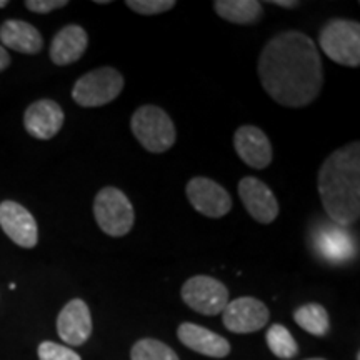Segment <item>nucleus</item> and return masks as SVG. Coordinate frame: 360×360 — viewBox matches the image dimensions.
Wrapping results in <instances>:
<instances>
[{
	"instance_id": "16",
	"label": "nucleus",
	"mask_w": 360,
	"mask_h": 360,
	"mask_svg": "<svg viewBox=\"0 0 360 360\" xmlns=\"http://www.w3.org/2000/svg\"><path fill=\"white\" fill-rule=\"evenodd\" d=\"M89 47V35L84 27L69 24L52 39L51 60L56 65H70L84 56Z\"/></svg>"
},
{
	"instance_id": "10",
	"label": "nucleus",
	"mask_w": 360,
	"mask_h": 360,
	"mask_svg": "<svg viewBox=\"0 0 360 360\" xmlns=\"http://www.w3.org/2000/svg\"><path fill=\"white\" fill-rule=\"evenodd\" d=\"M0 227L13 244L24 249H34L39 242V229L34 215L24 205L13 200L0 204Z\"/></svg>"
},
{
	"instance_id": "12",
	"label": "nucleus",
	"mask_w": 360,
	"mask_h": 360,
	"mask_svg": "<svg viewBox=\"0 0 360 360\" xmlns=\"http://www.w3.org/2000/svg\"><path fill=\"white\" fill-rule=\"evenodd\" d=\"M233 147L244 164L252 169H267L274 159L272 143L264 130L255 125H242L233 134Z\"/></svg>"
},
{
	"instance_id": "21",
	"label": "nucleus",
	"mask_w": 360,
	"mask_h": 360,
	"mask_svg": "<svg viewBox=\"0 0 360 360\" xmlns=\"http://www.w3.org/2000/svg\"><path fill=\"white\" fill-rule=\"evenodd\" d=\"M267 345L276 357L282 359V360H290L294 359L297 354H299V345L287 327L281 326V323H274L272 327L267 330Z\"/></svg>"
},
{
	"instance_id": "15",
	"label": "nucleus",
	"mask_w": 360,
	"mask_h": 360,
	"mask_svg": "<svg viewBox=\"0 0 360 360\" xmlns=\"http://www.w3.org/2000/svg\"><path fill=\"white\" fill-rule=\"evenodd\" d=\"M177 337L186 347L197 354L207 355V357L224 359L231 354V344H229L227 339L209 330V328L195 326V323H180L177 328Z\"/></svg>"
},
{
	"instance_id": "1",
	"label": "nucleus",
	"mask_w": 360,
	"mask_h": 360,
	"mask_svg": "<svg viewBox=\"0 0 360 360\" xmlns=\"http://www.w3.org/2000/svg\"><path fill=\"white\" fill-rule=\"evenodd\" d=\"M260 84L278 105L300 109L319 97L323 67L314 40L299 30L277 34L259 56Z\"/></svg>"
},
{
	"instance_id": "24",
	"label": "nucleus",
	"mask_w": 360,
	"mask_h": 360,
	"mask_svg": "<svg viewBox=\"0 0 360 360\" xmlns=\"http://www.w3.org/2000/svg\"><path fill=\"white\" fill-rule=\"evenodd\" d=\"M39 360H82L79 354L65 347V345L56 344V342L45 340L39 345Z\"/></svg>"
},
{
	"instance_id": "7",
	"label": "nucleus",
	"mask_w": 360,
	"mask_h": 360,
	"mask_svg": "<svg viewBox=\"0 0 360 360\" xmlns=\"http://www.w3.org/2000/svg\"><path fill=\"white\" fill-rule=\"evenodd\" d=\"M180 294L188 307L209 317L222 314L227 304L231 302L227 287L210 276L191 277L184 283Z\"/></svg>"
},
{
	"instance_id": "5",
	"label": "nucleus",
	"mask_w": 360,
	"mask_h": 360,
	"mask_svg": "<svg viewBox=\"0 0 360 360\" xmlns=\"http://www.w3.org/2000/svg\"><path fill=\"white\" fill-rule=\"evenodd\" d=\"M94 215L103 233L124 237L132 231L135 212L129 197L117 187H103L94 200Z\"/></svg>"
},
{
	"instance_id": "23",
	"label": "nucleus",
	"mask_w": 360,
	"mask_h": 360,
	"mask_svg": "<svg viewBox=\"0 0 360 360\" xmlns=\"http://www.w3.org/2000/svg\"><path fill=\"white\" fill-rule=\"evenodd\" d=\"M125 6L141 15H159L174 8L177 2L175 0H127Z\"/></svg>"
},
{
	"instance_id": "28",
	"label": "nucleus",
	"mask_w": 360,
	"mask_h": 360,
	"mask_svg": "<svg viewBox=\"0 0 360 360\" xmlns=\"http://www.w3.org/2000/svg\"><path fill=\"white\" fill-rule=\"evenodd\" d=\"M7 6H8L7 0H0V8H4V7H7Z\"/></svg>"
},
{
	"instance_id": "19",
	"label": "nucleus",
	"mask_w": 360,
	"mask_h": 360,
	"mask_svg": "<svg viewBox=\"0 0 360 360\" xmlns=\"http://www.w3.org/2000/svg\"><path fill=\"white\" fill-rule=\"evenodd\" d=\"M214 8L224 20L250 25L262 19L264 7L257 0H215Z\"/></svg>"
},
{
	"instance_id": "8",
	"label": "nucleus",
	"mask_w": 360,
	"mask_h": 360,
	"mask_svg": "<svg viewBox=\"0 0 360 360\" xmlns=\"http://www.w3.org/2000/svg\"><path fill=\"white\" fill-rule=\"evenodd\" d=\"M187 199L197 212L210 219H220L232 209V197L220 184L207 177H193L188 180Z\"/></svg>"
},
{
	"instance_id": "17",
	"label": "nucleus",
	"mask_w": 360,
	"mask_h": 360,
	"mask_svg": "<svg viewBox=\"0 0 360 360\" xmlns=\"http://www.w3.org/2000/svg\"><path fill=\"white\" fill-rule=\"evenodd\" d=\"M0 42L4 49H12L27 56H35L44 47V39L39 30L29 22L17 19L6 20L0 25Z\"/></svg>"
},
{
	"instance_id": "22",
	"label": "nucleus",
	"mask_w": 360,
	"mask_h": 360,
	"mask_svg": "<svg viewBox=\"0 0 360 360\" xmlns=\"http://www.w3.org/2000/svg\"><path fill=\"white\" fill-rule=\"evenodd\" d=\"M130 360H180L174 349L155 339H141L130 350Z\"/></svg>"
},
{
	"instance_id": "27",
	"label": "nucleus",
	"mask_w": 360,
	"mask_h": 360,
	"mask_svg": "<svg viewBox=\"0 0 360 360\" xmlns=\"http://www.w3.org/2000/svg\"><path fill=\"white\" fill-rule=\"evenodd\" d=\"M270 4H274V6H278V7H283V8H295L299 6V2L297 0H272Z\"/></svg>"
},
{
	"instance_id": "3",
	"label": "nucleus",
	"mask_w": 360,
	"mask_h": 360,
	"mask_svg": "<svg viewBox=\"0 0 360 360\" xmlns=\"http://www.w3.org/2000/svg\"><path fill=\"white\" fill-rule=\"evenodd\" d=\"M130 129L139 143L152 154H164L177 141V130L170 115L150 103L139 107L134 112Z\"/></svg>"
},
{
	"instance_id": "29",
	"label": "nucleus",
	"mask_w": 360,
	"mask_h": 360,
	"mask_svg": "<svg viewBox=\"0 0 360 360\" xmlns=\"http://www.w3.org/2000/svg\"><path fill=\"white\" fill-rule=\"evenodd\" d=\"M96 4H110L109 0H96Z\"/></svg>"
},
{
	"instance_id": "2",
	"label": "nucleus",
	"mask_w": 360,
	"mask_h": 360,
	"mask_svg": "<svg viewBox=\"0 0 360 360\" xmlns=\"http://www.w3.org/2000/svg\"><path fill=\"white\" fill-rule=\"evenodd\" d=\"M317 188L326 214L340 227L355 224L360 215V143L350 142L323 160Z\"/></svg>"
},
{
	"instance_id": "11",
	"label": "nucleus",
	"mask_w": 360,
	"mask_h": 360,
	"mask_svg": "<svg viewBox=\"0 0 360 360\" xmlns=\"http://www.w3.org/2000/svg\"><path fill=\"white\" fill-rule=\"evenodd\" d=\"M238 197L245 210L259 224H272L278 215V202L267 184L257 177H244L238 182Z\"/></svg>"
},
{
	"instance_id": "4",
	"label": "nucleus",
	"mask_w": 360,
	"mask_h": 360,
	"mask_svg": "<svg viewBox=\"0 0 360 360\" xmlns=\"http://www.w3.org/2000/svg\"><path fill=\"white\" fill-rule=\"evenodd\" d=\"M319 44L323 53L335 64L360 65V24L355 20L332 19L322 27Z\"/></svg>"
},
{
	"instance_id": "25",
	"label": "nucleus",
	"mask_w": 360,
	"mask_h": 360,
	"mask_svg": "<svg viewBox=\"0 0 360 360\" xmlns=\"http://www.w3.org/2000/svg\"><path fill=\"white\" fill-rule=\"evenodd\" d=\"M65 6H69L67 0H27L25 2V7L35 13H49Z\"/></svg>"
},
{
	"instance_id": "20",
	"label": "nucleus",
	"mask_w": 360,
	"mask_h": 360,
	"mask_svg": "<svg viewBox=\"0 0 360 360\" xmlns=\"http://www.w3.org/2000/svg\"><path fill=\"white\" fill-rule=\"evenodd\" d=\"M294 321L300 328L315 337H323L328 332V314L321 304H305L295 310Z\"/></svg>"
},
{
	"instance_id": "13",
	"label": "nucleus",
	"mask_w": 360,
	"mask_h": 360,
	"mask_svg": "<svg viewBox=\"0 0 360 360\" xmlns=\"http://www.w3.org/2000/svg\"><path fill=\"white\" fill-rule=\"evenodd\" d=\"M64 110L56 101L40 98L30 103L24 115L25 130L37 141H49L60 132L64 125Z\"/></svg>"
},
{
	"instance_id": "26",
	"label": "nucleus",
	"mask_w": 360,
	"mask_h": 360,
	"mask_svg": "<svg viewBox=\"0 0 360 360\" xmlns=\"http://www.w3.org/2000/svg\"><path fill=\"white\" fill-rule=\"evenodd\" d=\"M8 65H11V56H8L7 49H4L2 45H0V72L6 70Z\"/></svg>"
},
{
	"instance_id": "14",
	"label": "nucleus",
	"mask_w": 360,
	"mask_h": 360,
	"mask_svg": "<svg viewBox=\"0 0 360 360\" xmlns=\"http://www.w3.org/2000/svg\"><path fill=\"white\" fill-rule=\"evenodd\" d=\"M57 334L65 344H85L92 335V315L89 305L80 299H74L65 304L57 317Z\"/></svg>"
},
{
	"instance_id": "6",
	"label": "nucleus",
	"mask_w": 360,
	"mask_h": 360,
	"mask_svg": "<svg viewBox=\"0 0 360 360\" xmlns=\"http://www.w3.org/2000/svg\"><path fill=\"white\" fill-rule=\"evenodd\" d=\"M124 75L114 67H101L84 74L72 87V98L85 109L115 101L124 90Z\"/></svg>"
},
{
	"instance_id": "18",
	"label": "nucleus",
	"mask_w": 360,
	"mask_h": 360,
	"mask_svg": "<svg viewBox=\"0 0 360 360\" xmlns=\"http://www.w3.org/2000/svg\"><path fill=\"white\" fill-rule=\"evenodd\" d=\"M317 250L332 264L345 262L357 254L354 238L344 227L337 224L323 227L317 238Z\"/></svg>"
},
{
	"instance_id": "9",
	"label": "nucleus",
	"mask_w": 360,
	"mask_h": 360,
	"mask_svg": "<svg viewBox=\"0 0 360 360\" xmlns=\"http://www.w3.org/2000/svg\"><path fill=\"white\" fill-rule=\"evenodd\" d=\"M270 312L262 300L254 297H238L227 304L222 321L227 330L233 334H252L267 326Z\"/></svg>"
},
{
	"instance_id": "30",
	"label": "nucleus",
	"mask_w": 360,
	"mask_h": 360,
	"mask_svg": "<svg viewBox=\"0 0 360 360\" xmlns=\"http://www.w3.org/2000/svg\"><path fill=\"white\" fill-rule=\"evenodd\" d=\"M305 360H326V359H305Z\"/></svg>"
}]
</instances>
